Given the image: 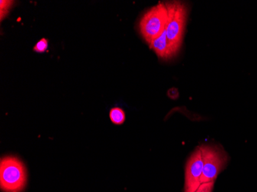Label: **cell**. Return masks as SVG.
Instances as JSON below:
<instances>
[{"instance_id":"obj_1","label":"cell","mask_w":257,"mask_h":192,"mask_svg":"<svg viewBox=\"0 0 257 192\" xmlns=\"http://www.w3.org/2000/svg\"><path fill=\"white\" fill-rule=\"evenodd\" d=\"M165 4L167 10L165 31L172 51L176 56L183 43L187 8L184 4L179 1L169 2Z\"/></svg>"},{"instance_id":"obj_2","label":"cell","mask_w":257,"mask_h":192,"mask_svg":"<svg viewBox=\"0 0 257 192\" xmlns=\"http://www.w3.org/2000/svg\"><path fill=\"white\" fill-rule=\"evenodd\" d=\"M27 181L26 167L19 158L8 156L0 163V185L4 192H21Z\"/></svg>"},{"instance_id":"obj_3","label":"cell","mask_w":257,"mask_h":192,"mask_svg":"<svg viewBox=\"0 0 257 192\" xmlns=\"http://www.w3.org/2000/svg\"><path fill=\"white\" fill-rule=\"evenodd\" d=\"M167 22V7L163 3L152 7L144 14L140 20V30L149 45L165 31Z\"/></svg>"},{"instance_id":"obj_4","label":"cell","mask_w":257,"mask_h":192,"mask_svg":"<svg viewBox=\"0 0 257 192\" xmlns=\"http://www.w3.org/2000/svg\"><path fill=\"white\" fill-rule=\"evenodd\" d=\"M200 149L203 162L201 184L215 182L219 173L227 164V154L222 147L218 145H202Z\"/></svg>"},{"instance_id":"obj_5","label":"cell","mask_w":257,"mask_h":192,"mask_svg":"<svg viewBox=\"0 0 257 192\" xmlns=\"http://www.w3.org/2000/svg\"><path fill=\"white\" fill-rule=\"evenodd\" d=\"M203 167L202 151L200 147L196 148L186 163L184 192H196L201 185Z\"/></svg>"},{"instance_id":"obj_6","label":"cell","mask_w":257,"mask_h":192,"mask_svg":"<svg viewBox=\"0 0 257 192\" xmlns=\"http://www.w3.org/2000/svg\"><path fill=\"white\" fill-rule=\"evenodd\" d=\"M150 47L155 52L158 57L162 59H170L175 56L172 51L166 31L162 33L161 36L150 44Z\"/></svg>"},{"instance_id":"obj_7","label":"cell","mask_w":257,"mask_h":192,"mask_svg":"<svg viewBox=\"0 0 257 192\" xmlns=\"http://www.w3.org/2000/svg\"><path fill=\"white\" fill-rule=\"evenodd\" d=\"M109 118L115 125H122L125 120V112L119 107H114L109 112Z\"/></svg>"},{"instance_id":"obj_8","label":"cell","mask_w":257,"mask_h":192,"mask_svg":"<svg viewBox=\"0 0 257 192\" xmlns=\"http://www.w3.org/2000/svg\"><path fill=\"white\" fill-rule=\"evenodd\" d=\"M14 2L13 1H0V15H1V20H4V17L8 14L12 5Z\"/></svg>"},{"instance_id":"obj_9","label":"cell","mask_w":257,"mask_h":192,"mask_svg":"<svg viewBox=\"0 0 257 192\" xmlns=\"http://www.w3.org/2000/svg\"><path fill=\"white\" fill-rule=\"evenodd\" d=\"M48 49V41L46 39H41L37 44L35 45L33 50L39 53H43Z\"/></svg>"},{"instance_id":"obj_10","label":"cell","mask_w":257,"mask_h":192,"mask_svg":"<svg viewBox=\"0 0 257 192\" xmlns=\"http://www.w3.org/2000/svg\"><path fill=\"white\" fill-rule=\"evenodd\" d=\"M214 181L213 182L203 183L196 190V192H213V187H214Z\"/></svg>"},{"instance_id":"obj_11","label":"cell","mask_w":257,"mask_h":192,"mask_svg":"<svg viewBox=\"0 0 257 192\" xmlns=\"http://www.w3.org/2000/svg\"><path fill=\"white\" fill-rule=\"evenodd\" d=\"M167 94H168L169 97L172 99H177L179 97L178 89H176V88H172V89H169Z\"/></svg>"}]
</instances>
